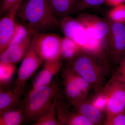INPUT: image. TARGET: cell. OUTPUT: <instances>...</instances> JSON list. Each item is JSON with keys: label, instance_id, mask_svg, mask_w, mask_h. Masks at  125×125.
Wrapping results in <instances>:
<instances>
[{"label": "cell", "instance_id": "1", "mask_svg": "<svg viewBox=\"0 0 125 125\" xmlns=\"http://www.w3.org/2000/svg\"><path fill=\"white\" fill-rule=\"evenodd\" d=\"M17 18L36 32H51L60 28V21L48 0H24L18 10Z\"/></svg>", "mask_w": 125, "mask_h": 125}, {"label": "cell", "instance_id": "2", "mask_svg": "<svg viewBox=\"0 0 125 125\" xmlns=\"http://www.w3.org/2000/svg\"><path fill=\"white\" fill-rule=\"evenodd\" d=\"M60 88L58 82L53 81L48 85L31 89L22 106L24 121L33 123L38 119L51 105Z\"/></svg>", "mask_w": 125, "mask_h": 125}, {"label": "cell", "instance_id": "3", "mask_svg": "<svg viewBox=\"0 0 125 125\" xmlns=\"http://www.w3.org/2000/svg\"><path fill=\"white\" fill-rule=\"evenodd\" d=\"M98 57L81 51L71 61L70 66L75 73L87 81L92 87H99L105 76V68Z\"/></svg>", "mask_w": 125, "mask_h": 125}, {"label": "cell", "instance_id": "4", "mask_svg": "<svg viewBox=\"0 0 125 125\" xmlns=\"http://www.w3.org/2000/svg\"><path fill=\"white\" fill-rule=\"evenodd\" d=\"M61 38L52 32L34 33L31 45L40 58L45 62L62 59Z\"/></svg>", "mask_w": 125, "mask_h": 125}, {"label": "cell", "instance_id": "5", "mask_svg": "<svg viewBox=\"0 0 125 125\" xmlns=\"http://www.w3.org/2000/svg\"><path fill=\"white\" fill-rule=\"evenodd\" d=\"M102 93L106 98V118L125 111V85L115 75L105 85Z\"/></svg>", "mask_w": 125, "mask_h": 125}, {"label": "cell", "instance_id": "6", "mask_svg": "<svg viewBox=\"0 0 125 125\" xmlns=\"http://www.w3.org/2000/svg\"><path fill=\"white\" fill-rule=\"evenodd\" d=\"M76 18L87 32L89 38L88 45L101 42L106 43L110 31L111 22L89 14H82Z\"/></svg>", "mask_w": 125, "mask_h": 125}, {"label": "cell", "instance_id": "7", "mask_svg": "<svg viewBox=\"0 0 125 125\" xmlns=\"http://www.w3.org/2000/svg\"><path fill=\"white\" fill-rule=\"evenodd\" d=\"M43 62L30 44L18 70L14 89L22 94L27 80L37 70Z\"/></svg>", "mask_w": 125, "mask_h": 125}, {"label": "cell", "instance_id": "8", "mask_svg": "<svg viewBox=\"0 0 125 125\" xmlns=\"http://www.w3.org/2000/svg\"><path fill=\"white\" fill-rule=\"evenodd\" d=\"M111 22L106 48L114 60L119 63L125 57V24Z\"/></svg>", "mask_w": 125, "mask_h": 125}, {"label": "cell", "instance_id": "9", "mask_svg": "<svg viewBox=\"0 0 125 125\" xmlns=\"http://www.w3.org/2000/svg\"><path fill=\"white\" fill-rule=\"evenodd\" d=\"M60 29L66 37L76 43L81 51L86 50L89 40L84 27L76 18L67 16L60 21Z\"/></svg>", "mask_w": 125, "mask_h": 125}, {"label": "cell", "instance_id": "10", "mask_svg": "<svg viewBox=\"0 0 125 125\" xmlns=\"http://www.w3.org/2000/svg\"><path fill=\"white\" fill-rule=\"evenodd\" d=\"M20 6L3 16L0 20V54L9 46L14 34L16 18Z\"/></svg>", "mask_w": 125, "mask_h": 125}, {"label": "cell", "instance_id": "11", "mask_svg": "<svg viewBox=\"0 0 125 125\" xmlns=\"http://www.w3.org/2000/svg\"><path fill=\"white\" fill-rule=\"evenodd\" d=\"M62 65V59L45 62L43 68L34 79L32 89L46 86L51 83L54 76L60 70Z\"/></svg>", "mask_w": 125, "mask_h": 125}, {"label": "cell", "instance_id": "12", "mask_svg": "<svg viewBox=\"0 0 125 125\" xmlns=\"http://www.w3.org/2000/svg\"><path fill=\"white\" fill-rule=\"evenodd\" d=\"M32 35L21 43L8 47L0 54V61L16 64L22 60L30 46Z\"/></svg>", "mask_w": 125, "mask_h": 125}, {"label": "cell", "instance_id": "13", "mask_svg": "<svg viewBox=\"0 0 125 125\" xmlns=\"http://www.w3.org/2000/svg\"><path fill=\"white\" fill-rule=\"evenodd\" d=\"M73 106L76 112L85 116L93 125H101L103 123V111L95 107L92 102L86 101L85 99Z\"/></svg>", "mask_w": 125, "mask_h": 125}, {"label": "cell", "instance_id": "14", "mask_svg": "<svg viewBox=\"0 0 125 125\" xmlns=\"http://www.w3.org/2000/svg\"><path fill=\"white\" fill-rule=\"evenodd\" d=\"M63 78L65 95L72 106L85 99L86 97L75 83L70 73L68 68L63 73Z\"/></svg>", "mask_w": 125, "mask_h": 125}, {"label": "cell", "instance_id": "15", "mask_svg": "<svg viewBox=\"0 0 125 125\" xmlns=\"http://www.w3.org/2000/svg\"><path fill=\"white\" fill-rule=\"evenodd\" d=\"M79 0H48L54 15L60 21L75 12Z\"/></svg>", "mask_w": 125, "mask_h": 125}, {"label": "cell", "instance_id": "16", "mask_svg": "<svg viewBox=\"0 0 125 125\" xmlns=\"http://www.w3.org/2000/svg\"><path fill=\"white\" fill-rule=\"evenodd\" d=\"M21 94L12 90L0 91V115L6 112L16 109L19 104Z\"/></svg>", "mask_w": 125, "mask_h": 125}, {"label": "cell", "instance_id": "17", "mask_svg": "<svg viewBox=\"0 0 125 125\" xmlns=\"http://www.w3.org/2000/svg\"><path fill=\"white\" fill-rule=\"evenodd\" d=\"M79 46L70 38L64 36L61 38V52L62 58L71 61L81 52Z\"/></svg>", "mask_w": 125, "mask_h": 125}, {"label": "cell", "instance_id": "18", "mask_svg": "<svg viewBox=\"0 0 125 125\" xmlns=\"http://www.w3.org/2000/svg\"><path fill=\"white\" fill-rule=\"evenodd\" d=\"M57 95L54 98L48 109L36 121L33 123L32 125H62L57 118V114L56 102Z\"/></svg>", "mask_w": 125, "mask_h": 125}, {"label": "cell", "instance_id": "19", "mask_svg": "<svg viewBox=\"0 0 125 125\" xmlns=\"http://www.w3.org/2000/svg\"><path fill=\"white\" fill-rule=\"evenodd\" d=\"M24 120L22 106L0 115V125H19Z\"/></svg>", "mask_w": 125, "mask_h": 125}, {"label": "cell", "instance_id": "20", "mask_svg": "<svg viewBox=\"0 0 125 125\" xmlns=\"http://www.w3.org/2000/svg\"><path fill=\"white\" fill-rule=\"evenodd\" d=\"M34 33L26 26L17 23L15 32L9 46L16 45L24 42Z\"/></svg>", "mask_w": 125, "mask_h": 125}, {"label": "cell", "instance_id": "21", "mask_svg": "<svg viewBox=\"0 0 125 125\" xmlns=\"http://www.w3.org/2000/svg\"><path fill=\"white\" fill-rule=\"evenodd\" d=\"M15 64L0 61V85L9 83L15 72Z\"/></svg>", "mask_w": 125, "mask_h": 125}, {"label": "cell", "instance_id": "22", "mask_svg": "<svg viewBox=\"0 0 125 125\" xmlns=\"http://www.w3.org/2000/svg\"><path fill=\"white\" fill-rule=\"evenodd\" d=\"M108 16L112 22L125 24V4L113 7L108 13Z\"/></svg>", "mask_w": 125, "mask_h": 125}, {"label": "cell", "instance_id": "23", "mask_svg": "<svg viewBox=\"0 0 125 125\" xmlns=\"http://www.w3.org/2000/svg\"><path fill=\"white\" fill-rule=\"evenodd\" d=\"M71 75L75 83L83 94L87 97L89 90L92 87L89 83L83 78L75 73L70 67L68 68Z\"/></svg>", "mask_w": 125, "mask_h": 125}, {"label": "cell", "instance_id": "24", "mask_svg": "<svg viewBox=\"0 0 125 125\" xmlns=\"http://www.w3.org/2000/svg\"><path fill=\"white\" fill-rule=\"evenodd\" d=\"M24 0H1L0 6V13L5 15L19 6L21 5Z\"/></svg>", "mask_w": 125, "mask_h": 125}, {"label": "cell", "instance_id": "25", "mask_svg": "<svg viewBox=\"0 0 125 125\" xmlns=\"http://www.w3.org/2000/svg\"><path fill=\"white\" fill-rule=\"evenodd\" d=\"M105 2V0H80L74 12L83 10L87 7H97Z\"/></svg>", "mask_w": 125, "mask_h": 125}, {"label": "cell", "instance_id": "26", "mask_svg": "<svg viewBox=\"0 0 125 125\" xmlns=\"http://www.w3.org/2000/svg\"><path fill=\"white\" fill-rule=\"evenodd\" d=\"M104 124L105 125H125V111L106 118Z\"/></svg>", "mask_w": 125, "mask_h": 125}, {"label": "cell", "instance_id": "27", "mask_svg": "<svg viewBox=\"0 0 125 125\" xmlns=\"http://www.w3.org/2000/svg\"><path fill=\"white\" fill-rule=\"evenodd\" d=\"M91 102L96 108L103 112L105 111L107 105L106 98L102 92L95 96Z\"/></svg>", "mask_w": 125, "mask_h": 125}, {"label": "cell", "instance_id": "28", "mask_svg": "<svg viewBox=\"0 0 125 125\" xmlns=\"http://www.w3.org/2000/svg\"><path fill=\"white\" fill-rule=\"evenodd\" d=\"M115 76L125 85V57L119 63L117 73Z\"/></svg>", "mask_w": 125, "mask_h": 125}, {"label": "cell", "instance_id": "29", "mask_svg": "<svg viewBox=\"0 0 125 125\" xmlns=\"http://www.w3.org/2000/svg\"><path fill=\"white\" fill-rule=\"evenodd\" d=\"M105 2L108 5L113 7L125 3V0H105Z\"/></svg>", "mask_w": 125, "mask_h": 125}]
</instances>
